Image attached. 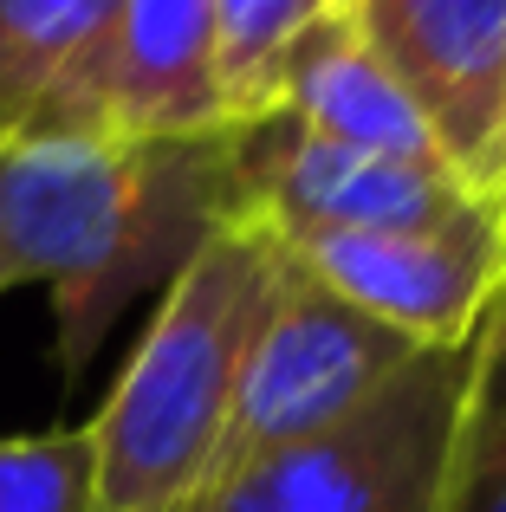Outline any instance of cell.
Masks as SVG:
<instances>
[{"label": "cell", "instance_id": "obj_6", "mask_svg": "<svg viewBox=\"0 0 506 512\" xmlns=\"http://www.w3.org/2000/svg\"><path fill=\"white\" fill-rule=\"evenodd\" d=\"M33 130L169 143L228 130L215 85V0H117L98 46L52 91Z\"/></svg>", "mask_w": 506, "mask_h": 512}, {"label": "cell", "instance_id": "obj_5", "mask_svg": "<svg viewBox=\"0 0 506 512\" xmlns=\"http://www.w3.org/2000/svg\"><path fill=\"white\" fill-rule=\"evenodd\" d=\"M228 137L241 221L266 227L279 247L305 234H468L500 221L494 201L448 163L344 150L279 111L228 124Z\"/></svg>", "mask_w": 506, "mask_h": 512}, {"label": "cell", "instance_id": "obj_9", "mask_svg": "<svg viewBox=\"0 0 506 512\" xmlns=\"http://www.w3.org/2000/svg\"><path fill=\"white\" fill-rule=\"evenodd\" d=\"M273 111L292 117V124H305L312 137L344 143V150L396 156V163H448V156L435 150L429 124L416 117V104L396 91V78L383 72L364 46H357V33L338 20V7H325L292 39Z\"/></svg>", "mask_w": 506, "mask_h": 512}, {"label": "cell", "instance_id": "obj_2", "mask_svg": "<svg viewBox=\"0 0 506 512\" xmlns=\"http://www.w3.org/2000/svg\"><path fill=\"white\" fill-rule=\"evenodd\" d=\"M286 279V247L228 221L156 299L117 389L91 415L98 512H182L208 487L247 344Z\"/></svg>", "mask_w": 506, "mask_h": 512}, {"label": "cell", "instance_id": "obj_4", "mask_svg": "<svg viewBox=\"0 0 506 512\" xmlns=\"http://www.w3.org/2000/svg\"><path fill=\"white\" fill-rule=\"evenodd\" d=\"M416 350L422 344L396 338L390 325L364 318L357 305H344L338 292H325L286 253V279H279L273 305H266L260 331H253V344H247L228 428H221L215 467H208V487L273 461V454H292V448H305V441L331 435V428L364 409Z\"/></svg>", "mask_w": 506, "mask_h": 512}, {"label": "cell", "instance_id": "obj_1", "mask_svg": "<svg viewBox=\"0 0 506 512\" xmlns=\"http://www.w3.org/2000/svg\"><path fill=\"white\" fill-rule=\"evenodd\" d=\"M228 221H241L228 130L169 143L26 130L0 143V292H52L65 383Z\"/></svg>", "mask_w": 506, "mask_h": 512}, {"label": "cell", "instance_id": "obj_12", "mask_svg": "<svg viewBox=\"0 0 506 512\" xmlns=\"http://www.w3.org/2000/svg\"><path fill=\"white\" fill-rule=\"evenodd\" d=\"M331 0H215V85L221 117L253 124L273 111L286 52Z\"/></svg>", "mask_w": 506, "mask_h": 512}, {"label": "cell", "instance_id": "obj_13", "mask_svg": "<svg viewBox=\"0 0 506 512\" xmlns=\"http://www.w3.org/2000/svg\"><path fill=\"white\" fill-rule=\"evenodd\" d=\"M0 512H98L91 422L0 441Z\"/></svg>", "mask_w": 506, "mask_h": 512}, {"label": "cell", "instance_id": "obj_10", "mask_svg": "<svg viewBox=\"0 0 506 512\" xmlns=\"http://www.w3.org/2000/svg\"><path fill=\"white\" fill-rule=\"evenodd\" d=\"M117 0H0V143L26 137L98 46Z\"/></svg>", "mask_w": 506, "mask_h": 512}, {"label": "cell", "instance_id": "obj_8", "mask_svg": "<svg viewBox=\"0 0 506 512\" xmlns=\"http://www.w3.org/2000/svg\"><path fill=\"white\" fill-rule=\"evenodd\" d=\"M286 253L325 292L422 350L468 344L506 286L500 221L468 234H305L286 240Z\"/></svg>", "mask_w": 506, "mask_h": 512}, {"label": "cell", "instance_id": "obj_7", "mask_svg": "<svg viewBox=\"0 0 506 512\" xmlns=\"http://www.w3.org/2000/svg\"><path fill=\"white\" fill-rule=\"evenodd\" d=\"M331 7L416 104L448 169L487 195L506 85V0H331Z\"/></svg>", "mask_w": 506, "mask_h": 512}, {"label": "cell", "instance_id": "obj_11", "mask_svg": "<svg viewBox=\"0 0 506 512\" xmlns=\"http://www.w3.org/2000/svg\"><path fill=\"white\" fill-rule=\"evenodd\" d=\"M435 512H506V286L494 292L481 331H474L468 396H461Z\"/></svg>", "mask_w": 506, "mask_h": 512}, {"label": "cell", "instance_id": "obj_14", "mask_svg": "<svg viewBox=\"0 0 506 512\" xmlns=\"http://www.w3.org/2000/svg\"><path fill=\"white\" fill-rule=\"evenodd\" d=\"M487 201L500 208V227H506V85H500V130H494V163H487Z\"/></svg>", "mask_w": 506, "mask_h": 512}, {"label": "cell", "instance_id": "obj_3", "mask_svg": "<svg viewBox=\"0 0 506 512\" xmlns=\"http://www.w3.org/2000/svg\"><path fill=\"white\" fill-rule=\"evenodd\" d=\"M468 344L416 350L357 415L195 493L182 512H435L468 396Z\"/></svg>", "mask_w": 506, "mask_h": 512}]
</instances>
